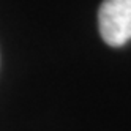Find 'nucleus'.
<instances>
[{
	"instance_id": "nucleus-1",
	"label": "nucleus",
	"mask_w": 131,
	"mask_h": 131,
	"mask_svg": "<svg viewBox=\"0 0 131 131\" xmlns=\"http://www.w3.org/2000/svg\"><path fill=\"white\" fill-rule=\"evenodd\" d=\"M98 29L106 44L125 46L131 40V0H103L98 10Z\"/></svg>"
}]
</instances>
